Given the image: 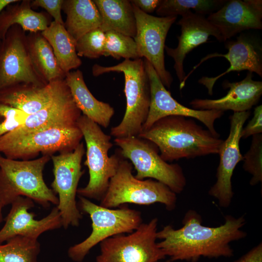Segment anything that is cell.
<instances>
[{"mask_svg":"<svg viewBox=\"0 0 262 262\" xmlns=\"http://www.w3.org/2000/svg\"><path fill=\"white\" fill-rule=\"evenodd\" d=\"M200 215L188 210L178 229L171 225L164 226L157 232L159 247L171 262L185 261L196 262L201 257H231L233 250L230 244L242 239L247 233L242 229L246 224L243 216H225L223 224L215 227L204 226Z\"/></svg>","mask_w":262,"mask_h":262,"instance_id":"1","label":"cell"},{"mask_svg":"<svg viewBox=\"0 0 262 262\" xmlns=\"http://www.w3.org/2000/svg\"><path fill=\"white\" fill-rule=\"evenodd\" d=\"M138 136L154 144L166 162L218 154L223 142L193 118L177 115L159 119Z\"/></svg>","mask_w":262,"mask_h":262,"instance_id":"2","label":"cell"},{"mask_svg":"<svg viewBox=\"0 0 262 262\" xmlns=\"http://www.w3.org/2000/svg\"><path fill=\"white\" fill-rule=\"evenodd\" d=\"M111 72L124 75L126 108L120 123L111 128L110 135L115 138L138 136L147 120L150 103V83L144 58L126 59L111 66L95 64L92 68L95 77Z\"/></svg>","mask_w":262,"mask_h":262,"instance_id":"3","label":"cell"},{"mask_svg":"<svg viewBox=\"0 0 262 262\" xmlns=\"http://www.w3.org/2000/svg\"><path fill=\"white\" fill-rule=\"evenodd\" d=\"M51 159L42 155L29 160L9 159L0 155V205L3 208L17 197L32 199L45 208L58 204V196L46 184L43 172Z\"/></svg>","mask_w":262,"mask_h":262,"instance_id":"4","label":"cell"},{"mask_svg":"<svg viewBox=\"0 0 262 262\" xmlns=\"http://www.w3.org/2000/svg\"><path fill=\"white\" fill-rule=\"evenodd\" d=\"M77 126L85 140L86 160L84 164L88 167L89 174L88 183L78 189L77 195L100 201L124 158L119 149L108 156V151L113 146L111 136L104 132L98 124L82 115Z\"/></svg>","mask_w":262,"mask_h":262,"instance_id":"5","label":"cell"},{"mask_svg":"<svg viewBox=\"0 0 262 262\" xmlns=\"http://www.w3.org/2000/svg\"><path fill=\"white\" fill-rule=\"evenodd\" d=\"M133 166L128 160L120 162L117 170L110 180L100 205L113 208L125 203L149 205L163 204L167 210L176 206L177 194L164 184L149 179L140 180L132 174Z\"/></svg>","mask_w":262,"mask_h":262,"instance_id":"6","label":"cell"},{"mask_svg":"<svg viewBox=\"0 0 262 262\" xmlns=\"http://www.w3.org/2000/svg\"><path fill=\"white\" fill-rule=\"evenodd\" d=\"M80 211L88 214L92 221L89 236L68 249L69 258L75 262H82L90 250L104 240L125 233H131L143 223L141 213L124 206L118 209L108 208L79 196Z\"/></svg>","mask_w":262,"mask_h":262,"instance_id":"7","label":"cell"},{"mask_svg":"<svg viewBox=\"0 0 262 262\" xmlns=\"http://www.w3.org/2000/svg\"><path fill=\"white\" fill-rule=\"evenodd\" d=\"M114 141L123 158L134 166L136 179L156 180L176 194L183 191L186 180L182 168L178 164H169L164 160L154 144L138 136L116 138Z\"/></svg>","mask_w":262,"mask_h":262,"instance_id":"8","label":"cell"},{"mask_svg":"<svg viewBox=\"0 0 262 262\" xmlns=\"http://www.w3.org/2000/svg\"><path fill=\"white\" fill-rule=\"evenodd\" d=\"M158 220L142 223L128 235L119 234L100 243L96 262H158L165 258L156 242Z\"/></svg>","mask_w":262,"mask_h":262,"instance_id":"9","label":"cell"},{"mask_svg":"<svg viewBox=\"0 0 262 262\" xmlns=\"http://www.w3.org/2000/svg\"><path fill=\"white\" fill-rule=\"evenodd\" d=\"M85 154L84 144L81 142L71 152L50 156L53 164L54 180L51 184L52 191L58 195L56 206L61 215L62 227H78L82 217L76 203L78 185L84 173L82 161Z\"/></svg>","mask_w":262,"mask_h":262,"instance_id":"10","label":"cell"},{"mask_svg":"<svg viewBox=\"0 0 262 262\" xmlns=\"http://www.w3.org/2000/svg\"><path fill=\"white\" fill-rule=\"evenodd\" d=\"M27 34L14 25L0 43V89L20 83L43 87L49 83L35 68L28 49Z\"/></svg>","mask_w":262,"mask_h":262,"instance_id":"11","label":"cell"},{"mask_svg":"<svg viewBox=\"0 0 262 262\" xmlns=\"http://www.w3.org/2000/svg\"><path fill=\"white\" fill-rule=\"evenodd\" d=\"M133 7L136 25L133 39L138 56L150 63L164 85L169 88L173 78L165 66V42L177 16H155L142 12L134 5Z\"/></svg>","mask_w":262,"mask_h":262,"instance_id":"12","label":"cell"},{"mask_svg":"<svg viewBox=\"0 0 262 262\" xmlns=\"http://www.w3.org/2000/svg\"><path fill=\"white\" fill-rule=\"evenodd\" d=\"M82 134L77 126L55 127L33 132L11 143L0 153L9 159L29 160L42 155L73 151L81 142Z\"/></svg>","mask_w":262,"mask_h":262,"instance_id":"13","label":"cell"},{"mask_svg":"<svg viewBox=\"0 0 262 262\" xmlns=\"http://www.w3.org/2000/svg\"><path fill=\"white\" fill-rule=\"evenodd\" d=\"M144 60L150 83V103L148 115L141 131L149 128L161 118L177 115L199 120L214 136L219 138L220 134L215 129L214 123L224 115V112L216 110H195L180 103L166 89L150 63L144 58Z\"/></svg>","mask_w":262,"mask_h":262,"instance_id":"14","label":"cell"},{"mask_svg":"<svg viewBox=\"0 0 262 262\" xmlns=\"http://www.w3.org/2000/svg\"><path fill=\"white\" fill-rule=\"evenodd\" d=\"M225 42V46L228 50V52L226 54L214 52L202 58L180 83V90L184 87L187 79L196 68L204 62L214 57L226 58L229 63V66L225 71L216 76H203L198 80V83L207 89L210 95L213 94L215 82L230 72L247 70L255 72L262 77V45L260 38L252 33L243 32L235 39Z\"/></svg>","mask_w":262,"mask_h":262,"instance_id":"15","label":"cell"},{"mask_svg":"<svg viewBox=\"0 0 262 262\" xmlns=\"http://www.w3.org/2000/svg\"><path fill=\"white\" fill-rule=\"evenodd\" d=\"M81 113L66 83L48 105L29 115L22 124L0 138V151L13 141L34 132L55 127L77 126Z\"/></svg>","mask_w":262,"mask_h":262,"instance_id":"16","label":"cell"},{"mask_svg":"<svg viewBox=\"0 0 262 262\" xmlns=\"http://www.w3.org/2000/svg\"><path fill=\"white\" fill-rule=\"evenodd\" d=\"M250 115L249 111L234 112L230 116V130L225 141L221 144L218 154L219 165L216 174L215 183L209 191V195L218 200L219 206L228 207L232 201L233 192L231 178L239 162L243 160L239 142L243 126Z\"/></svg>","mask_w":262,"mask_h":262,"instance_id":"17","label":"cell"},{"mask_svg":"<svg viewBox=\"0 0 262 262\" xmlns=\"http://www.w3.org/2000/svg\"><path fill=\"white\" fill-rule=\"evenodd\" d=\"M11 204V210L0 230V245L17 235L37 240L43 233L62 227L61 215L56 206L47 216L36 220L33 213L28 211L34 206L32 199L19 196Z\"/></svg>","mask_w":262,"mask_h":262,"instance_id":"18","label":"cell"},{"mask_svg":"<svg viewBox=\"0 0 262 262\" xmlns=\"http://www.w3.org/2000/svg\"><path fill=\"white\" fill-rule=\"evenodd\" d=\"M207 18L225 42L246 31L262 29V0H227Z\"/></svg>","mask_w":262,"mask_h":262,"instance_id":"19","label":"cell"},{"mask_svg":"<svg viewBox=\"0 0 262 262\" xmlns=\"http://www.w3.org/2000/svg\"><path fill=\"white\" fill-rule=\"evenodd\" d=\"M177 24L181 30L180 35L177 37L178 46L175 48L165 46L164 50L174 61V68L180 83L186 76L184 61L191 51L206 42L210 36L219 42L224 41L218 30L205 16L190 12L181 16Z\"/></svg>","mask_w":262,"mask_h":262,"instance_id":"20","label":"cell"},{"mask_svg":"<svg viewBox=\"0 0 262 262\" xmlns=\"http://www.w3.org/2000/svg\"><path fill=\"white\" fill-rule=\"evenodd\" d=\"M253 78V73L248 72L241 81L230 82L225 81L223 86L229 90L225 96L213 99L196 98L189 104L195 110L247 111L257 104L262 94V81H255Z\"/></svg>","mask_w":262,"mask_h":262,"instance_id":"21","label":"cell"},{"mask_svg":"<svg viewBox=\"0 0 262 262\" xmlns=\"http://www.w3.org/2000/svg\"><path fill=\"white\" fill-rule=\"evenodd\" d=\"M66 82L65 79L49 82L43 87L20 83L0 89V102L30 115L48 105Z\"/></svg>","mask_w":262,"mask_h":262,"instance_id":"22","label":"cell"},{"mask_svg":"<svg viewBox=\"0 0 262 262\" xmlns=\"http://www.w3.org/2000/svg\"><path fill=\"white\" fill-rule=\"evenodd\" d=\"M65 81L76 106L82 115L99 126L108 127L115 110L109 104L95 98L86 85L82 71L77 69L68 72Z\"/></svg>","mask_w":262,"mask_h":262,"instance_id":"23","label":"cell"},{"mask_svg":"<svg viewBox=\"0 0 262 262\" xmlns=\"http://www.w3.org/2000/svg\"><path fill=\"white\" fill-rule=\"evenodd\" d=\"M51 21V17L47 13L36 12L32 9L31 0H20L8 5L0 15V40L14 25H19L25 32H42Z\"/></svg>","mask_w":262,"mask_h":262,"instance_id":"24","label":"cell"},{"mask_svg":"<svg viewBox=\"0 0 262 262\" xmlns=\"http://www.w3.org/2000/svg\"><path fill=\"white\" fill-rule=\"evenodd\" d=\"M62 11L66 16L64 26L76 42L101 25L100 15L93 0H64Z\"/></svg>","mask_w":262,"mask_h":262,"instance_id":"25","label":"cell"},{"mask_svg":"<svg viewBox=\"0 0 262 262\" xmlns=\"http://www.w3.org/2000/svg\"><path fill=\"white\" fill-rule=\"evenodd\" d=\"M100 15L99 28L104 33L114 31L134 38L136 25L133 7L129 0H93Z\"/></svg>","mask_w":262,"mask_h":262,"instance_id":"26","label":"cell"},{"mask_svg":"<svg viewBox=\"0 0 262 262\" xmlns=\"http://www.w3.org/2000/svg\"><path fill=\"white\" fill-rule=\"evenodd\" d=\"M27 44L32 63L38 74L48 83L64 79L61 68L49 43L41 32L27 34Z\"/></svg>","mask_w":262,"mask_h":262,"instance_id":"27","label":"cell"},{"mask_svg":"<svg viewBox=\"0 0 262 262\" xmlns=\"http://www.w3.org/2000/svg\"><path fill=\"white\" fill-rule=\"evenodd\" d=\"M41 33L51 46L58 63L65 74L81 66L82 62L76 50V41L63 24L53 20Z\"/></svg>","mask_w":262,"mask_h":262,"instance_id":"28","label":"cell"},{"mask_svg":"<svg viewBox=\"0 0 262 262\" xmlns=\"http://www.w3.org/2000/svg\"><path fill=\"white\" fill-rule=\"evenodd\" d=\"M227 0H162L156 12L160 16H181L190 12L205 16L216 12Z\"/></svg>","mask_w":262,"mask_h":262,"instance_id":"29","label":"cell"},{"mask_svg":"<svg viewBox=\"0 0 262 262\" xmlns=\"http://www.w3.org/2000/svg\"><path fill=\"white\" fill-rule=\"evenodd\" d=\"M0 245V262H37L40 245L37 240L17 235Z\"/></svg>","mask_w":262,"mask_h":262,"instance_id":"30","label":"cell"},{"mask_svg":"<svg viewBox=\"0 0 262 262\" xmlns=\"http://www.w3.org/2000/svg\"><path fill=\"white\" fill-rule=\"evenodd\" d=\"M104 56L119 60L140 58L133 38L120 33L109 31L105 33Z\"/></svg>","mask_w":262,"mask_h":262,"instance_id":"31","label":"cell"},{"mask_svg":"<svg viewBox=\"0 0 262 262\" xmlns=\"http://www.w3.org/2000/svg\"><path fill=\"white\" fill-rule=\"evenodd\" d=\"M249 150L243 156V168L251 176L250 184L255 185L262 181V134L252 136Z\"/></svg>","mask_w":262,"mask_h":262,"instance_id":"32","label":"cell"},{"mask_svg":"<svg viewBox=\"0 0 262 262\" xmlns=\"http://www.w3.org/2000/svg\"><path fill=\"white\" fill-rule=\"evenodd\" d=\"M105 35L99 28L84 34L76 42L79 57L96 59L104 55Z\"/></svg>","mask_w":262,"mask_h":262,"instance_id":"33","label":"cell"},{"mask_svg":"<svg viewBox=\"0 0 262 262\" xmlns=\"http://www.w3.org/2000/svg\"><path fill=\"white\" fill-rule=\"evenodd\" d=\"M28 115L0 102V138L22 124Z\"/></svg>","mask_w":262,"mask_h":262,"instance_id":"34","label":"cell"},{"mask_svg":"<svg viewBox=\"0 0 262 262\" xmlns=\"http://www.w3.org/2000/svg\"><path fill=\"white\" fill-rule=\"evenodd\" d=\"M63 2L64 0H31V6L45 9L54 21L64 25L61 14Z\"/></svg>","mask_w":262,"mask_h":262,"instance_id":"35","label":"cell"},{"mask_svg":"<svg viewBox=\"0 0 262 262\" xmlns=\"http://www.w3.org/2000/svg\"><path fill=\"white\" fill-rule=\"evenodd\" d=\"M262 132V106H256L254 110L253 116L246 126L243 128L241 137L246 139L250 136Z\"/></svg>","mask_w":262,"mask_h":262,"instance_id":"36","label":"cell"},{"mask_svg":"<svg viewBox=\"0 0 262 262\" xmlns=\"http://www.w3.org/2000/svg\"><path fill=\"white\" fill-rule=\"evenodd\" d=\"M233 262H262V242Z\"/></svg>","mask_w":262,"mask_h":262,"instance_id":"37","label":"cell"},{"mask_svg":"<svg viewBox=\"0 0 262 262\" xmlns=\"http://www.w3.org/2000/svg\"><path fill=\"white\" fill-rule=\"evenodd\" d=\"M131 4L142 12L149 14L156 11L162 0H131Z\"/></svg>","mask_w":262,"mask_h":262,"instance_id":"38","label":"cell"},{"mask_svg":"<svg viewBox=\"0 0 262 262\" xmlns=\"http://www.w3.org/2000/svg\"><path fill=\"white\" fill-rule=\"evenodd\" d=\"M20 0H0V15L1 12L9 4L16 3Z\"/></svg>","mask_w":262,"mask_h":262,"instance_id":"39","label":"cell"},{"mask_svg":"<svg viewBox=\"0 0 262 262\" xmlns=\"http://www.w3.org/2000/svg\"><path fill=\"white\" fill-rule=\"evenodd\" d=\"M2 209V208L0 205V222L2 220V213H1Z\"/></svg>","mask_w":262,"mask_h":262,"instance_id":"40","label":"cell"},{"mask_svg":"<svg viewBox=\"0 0 262 262\" xmlns=\"http://www.w3.org/2000/svg\"><path fill=\"white\" fill-rule=\"evenodd\" d=\"M171 262V261L169 260H168L165 261H159V262Z\"/></svg>","mask_w":262,"mask_h":262,"instance_id":"41","label":"cell"},{"mask_svg":"<svg viewBox=\"0 0 262 262\" xmlns=\"http://www.w3.org/2000/svg\"><path fill=\"white\" fill-rule=\"evenodd\" d=\"M0 41H1V40H0Z\"/></svg>","mask_w":262,"mask_h":262,"instance_id":"42","label":"cell"}]
</instances>
